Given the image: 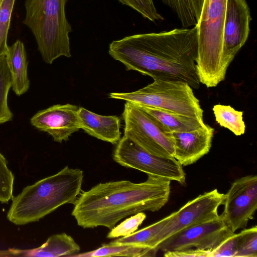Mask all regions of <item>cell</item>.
<instances>
[{
	"label": "cell",
	"instance_id": "26",
	"mask_svg": "<svg viewBox=\"0 0 257 257\" xmlns=\"http://www.w3.org/2000/svg\"><path fill=\"white\" fill-rule=\"evenodd\" d=\"M146 218L144 212L131 215L129 218L115 226L107 235L108 238H114L127 236L136 231Z\"/></svg>",
	"mask_w": 257,
	"mask_h": 257
},
{
	"label": "cell",
	"instance_id": "28",
	"mask_svg": "<svg viewBox=\"0 0 257 257\" xmlns=\"http://www.w3.org/2000/svg\"><path fill=\"white\" fill-rule=\"evenodd\" d=\"M237 234L233 233L210 251L209 257L234 256L236 253Z\"/></svg>",
	"mask_w": 257,
	"mask_h": 257
},
{
	"label": "cell",
	"instance_id": "31",
	"mask_svg": "<svg viewBox=\"0 0 257 257\" xmlns=\"http://www.w3.org/2000/svg\"><path fill=\"white\" fill-rule=\"evenodd\" d=\"M2 1V0H0V3H1Z\"/></svg>",
	"mask_w": 257,
	"mask_h": 257
},
{
	"label": "cell",
	"instance_id": "5",
	"mask_svg": "<svg viewBox=\"0 0 257 257\" xmlns=\"http://www.w3.org/2000/svg\"><path fill=\"white\" fill-rule=\"evenodd\" d=\"M227 0H204L196 26L198 51L196 69L200 83L207 87L224 80L226 71L222 61L223 30Z\"/></svg>",
	"mask_w": 257,
	"mask_h": 257
},
{
	"label": "cell",
	"instance_id": "19",
	"mask_svg": "<svg viewBox=\"0 0 257 257\" xmlns=\"http://www.w3.org/2000/svg\"><path fill=\"white\" fill-rule=\"evenodd\" d=\"M157 251L149 247L132 244H116L109 243L92 251L72 255L73 257L100 256H154Z\"/></svg>",
	"mask_w": 257,
	"mask_h": 257
},
{
	"label": "cell",
	"instance_id": "16",
	"mask_svg": "<svg viewBox=\"0 0 257 257\" xmlns=\"http://www.w3.org/2000/svg\"><path fill=\"white\" fill-rule=\"evenodd\" d=\"M5 55L11 75L13 90L20 96L27 92L30 86L27 73L28 61L23 42L17 41L9 47Z\"/></svg>",
	"mask_w": 257,
	"mask_h": 257
},
{
	"label": "cell",
	"instance_id": "27",
	"mask_svg": "<svg viewBox=\"0 0 257 257\" xmlns=\"http://www.w3.org/2000/svg\"><path fill=\"white\" fill-rule=\"evenodd\" d=\"M122 5L127 6L140 13L144 18L155 22L164 18L158 12L153 0H118Z\"/></svg>",
	"mask_w": 257,
	"mask_h": 257
},
{
	"label": "cell",
	"instance_id": "15",
	"mask_svg": "<svg viewBox=\"0 0 257 257\" xmlns=\"http://www.w3.org/2000/svg\"><path fill=\"white\" fill-rule=\"evenodd\" d=\"M80 128L89 135L116 144L120 139V119L116 115H102L83 107L78 109Z\"/></svg>",
	"mask_w": 257,
	"mask_h": 257
},
{
	"label": "cell",
	"instance_id": "23",
	"mask_svg": "<svg viewBox=\"0 0 257 257\" xmlns=\"http://www.w3.org/2000/svg\"><path fill=\"white\" fill-rule=\"evenodd\" d=\"M237 234L235 257H257V227L243 229Z\"/></svg>",
	"mask_w": 257,
	"mask_h": 257
},
{
	"label": "cell",
	"instance_id": "29",
	"mask_svg": "<svg viewBox=\"0 0 257 257\" xmlns=\"http://www.w3.org/2000/svg\"><path fill=\"white\" fill-rule=\"evenodd\" d=\"M210 250L198 248L186 249L179 250L167 251L164 252V256L166 257H209Z\"/></svg>",
	"mask_w": 257,
	"mask_h": 257
},
{
	"label": "cell",
	"instance_id": "25",
	"mask_svg": "<svg viewBox=\"0 0 257 257\" xmlns=\"http://www.w3.org/2000/svg\"><path fill=\"white\" fill-rule=\"evenodd\" d=\"M15 176L8 167V161L0 152V202L7 203L13 198Z\"/></svg>",
	"mask_w": 257,
	"mask_h": 257
},
{
	"label": "cell",
	"instance_id": "32",
	"mask_svg": "<svg viewBox=\"0 0 257 257\" xmlns=\"http://www.w3.org/2000/svg\"><path fill=\"white\" fill-rule=\"evenodd\" d=\"M167 1H171V0H167Z\"/></svg>",
	"mask_w": 257,
	"mask_h": 257
},
{
	"label": "cell",
	"instance_id": "13",
	"mask_svg": "<svg viewBox=\"0 0 257 257\" xmlns=\"http://www.w3.org/2000/svg\"><path fill=\"white\" fill-rule=\"evenodd\" d=\"M79 107L69 103L56 104L36 113L30 120L38 130L47 132L55 142L62 143L80 128Z\"/></svg>",
	"mask_w": 257,
	"mask_h": 257
},
{
	"label": "cell",
	"instance_id": "6",
	"mask_svg": "<svg viewBox=\"0 0 257 257\" xmlns=\"http://www.w3.org/2000/svg\"><path fill=\"white\" fill-rule=\"evenodd\" d=\"M109 97L203 120V110L193 88L181 81L154 80L153 83L137 91L112 92Z\"/></svg>",
	"mask_w": 257,
	"mask_h": 257
},
{
	"label": "cell",
	"instance_id": "9",
	"mask_svg": "<svg viewBox=\"0 0 257 257\" xmlns=\"http://www.w3.org/2000/svg\"><path fill=\"white\" fill-rule=\"evenodd\" d=\"M225 194L217 189L205 192L187 202L173 216L151 242L149 247L157 250L158 245L170 236L192 226L218 216V209L223 205Z\"/></svg>",
	"mask_w": 257,
	"mask_h": 257
},
{
	"label": "cell",
	"instance_id": "30",
	"mask_svg": "<svg viewBox=\"0 0 257 257\" xmlns=\"http://www.w3.org/2000/svg\"><path fill=\"white\" fill-rule=\"evenodd\" d=\"M189 2L197 22L201 13L204 0H189Z\"/></svg>",
	"mask_w": 257,
	"mask_h": 257
},
{
	"label": "cell",
	"instance_id": "18",
	"mask_svg": "<svg viewBox=\"0 0 257 257\" xmlns=\"http://www.w3.org/2000/svg\"><path fill=\"white\" fill-rule=\"evenodd\" d=\"M80 250L79 245L71 236L61 233L50 236L40 246L28 250L25 253L29 256H71Z\"/></svg>",
	"mask_w": 257,
	"mask_h": 257
},
{
	"label": "cell",
	"instance_id": "8",
	"mask_svg": "<svg viewBox=\"0 0 257 257\" xmlns=\"http://www.w3.org/2000/svg\"><path fill=\"white\" fill-rule=\"evenodd\" d=\"M112 158L123 167L141 171L147 175L175 181L182 185L185 184V173L177 160L151 155L125 136L116 144Z\"/></svg>",
	"mask_w": 257,
	"mask_h": 257
},
{
	"label": "cell",
	"instance_id": "4",
	"mask_svg": "<svg viewBox=\"0 0 257 257\" xmlns=\"http://www.w3.org/2000/svg\"><path fill=\"white\" fill-rule=\"evenodd\" d=\"M68 0H26L23 23L31 31L42 59L51 64L61 56H71L65 6Z\"/></svg>",
	"mask_w": 257,
	"mask_h": 257
},
{
	"label": "cell",
	"instance_id": "14",
	"mask_svg": "<svg viewBox=\"0 0 257 257\" xmlns=\"http://www.w3.org/2000/svg\"><path fill=\"white\" fill-rule=\"evenodd\" d=\"M214 132L213 127L205 123L196 130L188 132L166 133L174 145V158L182 166L196 163L209 153Z\"/></svg>",
	"mask_w": 257,
	"mask_h": 257
},
{
	"label": "cell",
	"instance_id": "22",
	"mask_svg": "<svg viewBox=\"0 0 257 257\" xmlns=\"http://www.w3.org/2000/svg\"><path fill=\"white\" fill-rule=\"evenodd\" d=\"M11 87V75L5 55L0 58V124L11 120L13 117L8 105V95Z\"/></svg>",
	"mask_w": 257,
	"mask_h": 257
},
{
	"label": "cell",
	"instance_id": "10",
	"mask_svg": "<svg viewBox=\"0 0 257 257\" xmlns=\"http://www.w3.org/2000/svg\"><path fill=\"white\" fill-rule=\"evenodd\" d=\"M234 233L220 214L170 236L162 242L157 249L165 252L195 247L211 251Z\"/></svg>",
	"mask_w": 257,
	"mask_h": 257
},
{
	"label": "cell",
	"instance_id": "1",
	"mask_svg": "<svg viewBox=\"0 0 257 257\" xmlns=\"http://www.w3.org/2000/svg\"><path fill=\"white\" fill-rule=\"evenodd\" d=\"M197 51L195 25L192 28L126 36L112 41L108 53L127 71H138L154 80L185 82L198 89Z\"/></svg>",
	"mask_w": 257,
	"mask_h": 257
},
{
	"label": "cell",
	"instance_id": "11",
	"mask_svg": "<svg viewBox=\"0 0 257 257\" xmlns=\"http://www.w3.org/2000/svg\"><path fill=\"white\" fill-rule=\"evenodd\" d=\"M223 205L221 215L233 232L246 227L257 209V176L235 180L225 194Z\"/></svg>",
	"mask_w": 257,
	"mask_h": 257
},
{
	"label": "cell",
	"instance_id": "20",
	"mask_svg": "<svg viewBox=\"0 0 257 257\" xmlns=\"http://www.w3.org/2000/svg\"><path fill=\"white\" fill-rule=\"evenodd\" d=\"M172 216L173 213L153 224L128 235L118 237L110 243L116 244H132L149 247L152 241L169 222Z\"/></svg>",
	"mask_w": 257,
	"mask_h": 257
},
{
	"label": "cell",
	"instance_id": "24",
	"mask_svg": "<svg viewBox=\"0 0 257 257\" xmlns=\"http://www.w3.org/2000/svg\"><path fill=\"white\" fill-rule=\"evenodd\" d=\"M15 0H2L0 3V58L6 55L9 47L7 37Z\"/></svg>",
	"mask_w": 257,
	"mask_h": 257
},
{
	"label": "cell",
	"instance_id": "12",
	"mask_svg": "<svg viewBox=\"0 0 257 257\" xmlns=\"http://www.w3.org/2000/svg\"><path fill=\"white\" fill-rule=\"evenodd\" d=\"M251 20L246 0H227L222 54V65L226 71L248 39Z\"/></svg>",
	"mask_w": 257,
	"mask_h": 257
},
{
	"label": "cell",
	"instance_id": "21",
	"mask_svg": "<svg viewBox=\"0 0 257 257\" xmlns=\"http://www.w3.org/2000/svg\"><path fill=\"white\" fill-rule=\"evenodd\" d=\"M212 110L216 121L221 126L228 128L236 136H241L245 133L243 111L236 110L230 105L220 104L214 105Z\"/></svg>",
	"mask_w": 257,
	"mask_h": 257
},
{
	"label": "cell",
	"instance_id": "17",
	"mask_svg": "<svg viewBox=\"0 0 257 257\" xmlns=\"http://www.w3.org/2000/svg\"><path fill=\"white\" fill-rule=\"evenodd\" d=\"M165 133L188 132L203 125V120L150 106H140Z\"/></svg>",
	"mask_w": 257,
	"mask_h": 257
},
{
	"label": "cell",
	"instance_id": "2",
	"mask_svg": "<svg viewBox=\"0 0 257 257\" xmlns=\"http://www.w3.org/2000/svg\"><path fill=\"white\" fill-rule=\"evenodd\" d=\"M171 181L148 175L146 181L99 183L80 194L72 211L83 228L112 229L123 218L144 212H155L168 202Z\"/></svg>",
	"mask_w": 257,
	"mask_h": 257
},
{
	"label": "cell",
	"instance_id": "3",
	"mask_svg": "<svg viewBox=\"0 0 257 257\" xmlns=\"http://www.w3.org/2000/svg\"><path fill=\"white\" fill-rule=\"evenodd\" d=\"M83 172L66 166L57 173L25 187L14 197L7 218L17 225L36 222L66 204H74L81 191Z\"/></svg>",
	"mask_w": 257,
	"mask_h": 257
},
{
	"label": "cell",
	"instance_id": "7",
	"mask_svg": "<svg viewBox=\"0 0 257 257\" xmlns=\"http://www.w3.org/2000/svg\"><path fill=\"white\" fill-rule=\"evenodd\" d=\"M122 117L124 136L151 155L163 158H174L171 139L140 106L126 102Z\"/></svg>",
	"mask_w": 257,
	"mask_h": 257
}]
</instances>
